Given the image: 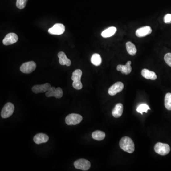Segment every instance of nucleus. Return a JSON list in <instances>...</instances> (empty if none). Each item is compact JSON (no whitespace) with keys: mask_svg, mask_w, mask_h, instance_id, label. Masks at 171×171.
<instances>
[{"mask_svg":"<svg viewBox=\"0 0 171 171\" xmlns=\"http://www.w3.org/2000/svg\"><path fill=\"white\" fill-rule=\"evenodd\" d=\"M122 149L128 153H133L135 151V145L132 139L128 136L122 137L119 142Z\"/></svg>","mask_w":171,"mask_h":171,"instance_id":"nucleus-1","label":"nucleus"},{"mask_svg":"<svg viewBox=\"0 0 171 171\" xmlns=\"http://www.w3.org/2000/svg\"><path fill=\"white\" fill-rule=\"evenodd\" d=\"M82 72L79 69L75 70L73 72L71 79L73 82L72 83L73 87L77 90L82 89L83 87L81 82V78L82 77Z\"/></svg>","mask_w":171,"mask_h":171,"instance_id":"nucleus-2","label":"nucleus"},{"mask_svg":"<svg viewBox=\"0 0 171 171\" xmlns=\"http://www.w3.org/2000/svg\"><path fill=\"white\" fill-rule=\"evenodd\" d=\"M83 117L79 114H70L66 116L65 118V122L67 125H77L82 121Z\"/></svg>","mask_w":171,"mask_h":171,"instance_id":"nucleus-3","label":"nucleus"},{"mask_svg":"<svg viewBox=\"0 0 171 171\" xmlns=\"http://www.w3.org/2000/svg\"><path fill=\"white\" fill-rule=\"evenodd\" d=\"M154 149L155 152L159 155L165 156L170 152V147L167 144H164L158 142L155 145Z\"/></svg>","mask_w":171,"mask_h":171,"instance_id":"nucleus-4","label":"nucleus"},{"mask_svg":"<svg viewBox=\"0 0 171 171\" xmlns=\"http://www.w3.org/2000/svg\"><path fill=\"white\" fill-rule=\"evenodd\" d=\"M14 111V106L13 103L8 102L4 105L2 110L1 115L3 118H7L10 117Z\"/></svg>","mask_w":171,"mask_h":171,"instance_id":"nucleus-5","label":"nucleus"},{"mask_svg":"<svg viewBox=\"0 0 171 171\" xmlns=\"http://www.w3.org/2000/svg\"><path fill=\"white\" fill-rule=\"evenodd\" d=\"M36 64L33 61L25 62L21 65L20 71L25 74H30L36 68Z\"/></svg>","mask_w":171,"mask_h":171,"instance_id":"nucleus-6","label":"nucleus"},{"mask_svg":"<svg viewBox=\"0 0 171 171\" xmlns=\"http://www.w3.org/2000/svg\"><path fill=\"white\" fill-rule=\"evenodd\" d=\"M74 165L76 169H79L82 171H88L91 166L90 162L85 159H79L74 163Z\"/></svg>","mask_w":171,"mask_h":171,"instance_id":"nucleus-7","label":"nucleus"},{"mask_svg":"<svg viewBox=\"0 0 171 171\" xmlns=\"http://www.w3.org/2000/svg\"><path fill=\"white\" fill-rule=\"evenodd\" d=\"M46 96L50 98L51 96H54L57 99H60L62 98L63 95L62 89L60 88H55L54 87H51L47 92H46Z\"/></svg>","mask_w":171,"mask_h":171,"instance_id":"nucleus-8","label":"nucleus"},{"mask_svg":"<svg viewBox=\"0 0 171 171\" xmlns=\"http://www.w3.org/2000/svg\"><path fill=\"white\" fill-rule=\"evenodd\" d=\"M65 27L63 24L61 23H57L53 25V27L50 28L48 32L52 35H61L64 32Z\"/></svg>","mask_w":171,"mask_h":171,"instance_id":"nucleus-9","label":"nucleus"},{"mask_svg":"<svg viewBox=\"0 0 171 171\" xmlns=\"http://www.w3.org/2000/svg\"><path fill=\"white\" fill-rule=\"evenodd\" d=\"M18 41V36L14 33H9L7 34L2 41V43L5 45L13 44Z\"/></svg>","mask_w":171,"mask_h":171,"instance_id":"nucleus-10","label":"nucleus"},{"mask_svg":"<svg viewBox=\"0 0 171 171\" xmlns=\"http://www.w3.org/2000/svg\"><path fill=\"white\" fill-rule=\"evenodd\" d=\"M123 83L121 82H117L115 83L108 89V92L110 96H115L118 93L120 92L124 88Z\"/></svg>","mask_w":171,"mask_h":171,"instance_id":"nucleus-11","label":"nucleus"},{"mask_svg":"<svg viewBox=\"0 0 171 171\" xmlns=\"http://www.w3.org/2000/svg\"><path fill=\"white\" fill-rule=\"evenodd\" d=\"M51 87V84L49 83H45L43 85H36L32 87V91L36 94L46 92Z\"/></svg>","mask_w":171,"mask_h":171,"instance_id":"nucleus-12","label":"nucleus"},{"mask_svg":"<svg viewBox=\"0 0 171 171\" xmlns=\"http://www.w3.org/2000/svg\"><path fill=\"white\" fill-rule=\"evenodd\" d=\"M151 28L150 26H145L139 28L136 31V36L139 38L144 37L152 33Z\"/></svg>","mask_w":171,"mask_h":171,"instance_id":"nucleus-13","label":"nucleus"},{"mask_svg":"<svg viewBox=\"0 0 171 171\" xmlns=\"http://www.w3.org/2000/svg\"><path fill=\"white\" fill-rule=\"evenodd\" d=\"M49 137L48 135L43 133L36 134L33 137V141L36 144L45 143L49 141Z\"/></svg>","mask_w":171,"mask_h":171,"instance_id":"nucleus-14","label":"nucleus"},{"mask_svg":"<svg viewBox=\"0 0 171 171\" xmlns=\"http://www.w3.org/2000/svg\"><path fill=\"white\" fill-rule=\"evenodd\" d=\"M131 62L128 61L127 62V64L125 65H118L116 67L117 71L121 72L122 73L125 75H128L132 71V67L131 66Z\"/></svg>","mask_w":171,"mask_h":171,"instance_id":"nucleus-15","label":"nucleus"},{"mask_svg":"<svg viewBox=\"0 0 171 171\" xmlns=\"http://www.w3.org/2000/svg\"><path fill=\"white\" fill-rule=\"evenodd\" d=\"M59 58V63L61 65H66L67 66H70L71 64V61L68 59L66 55L63 51H60L58 54Z\"/></svg>","mask_w":171,"mask_h":171,"instance_id":"nucleus-16","label":"nucleus"},{"mask_svg":"<svg viewBox=\"0 0 171 171\" xmlns=\"http://www.w3.org/2000/svg\"><path fill=\"white\" fill-rule=\"evenodd\" d=\"M142 76L147 79H151L152 80H155L157 79V76L155 72L152 71L147 69H143L141 71Z\"/></svg>","mask_w":171,"mask_h":171,"instance_id":"nucleus-17","label":"nucleus"},{"mask_svg":"<svg viewBox=\"0 0 171 171\" xmlns=\"http://www.w3.org/2000/svg\"><path fill=\"white\" fill-rule=\"evenodd\" d=\"M123 106L121 103H118L116 105L112 111V115L116 118H118L122 115Z\"/></svg>","mask_w":171,"mask_h":171,"instance_id":"nucleus-18","label":"nucleus"},{"mask_svg":"<svg viewBox=\"0 0 171 171\" xmlns=\"http://www.w3.org/2000/svg\"><path fill=\"white\" fill-rule=\"evenodd\" d=\"M116 28L115 27H110L102 31L101 35L103 37L108 38L112 36L116 32Z\"/></svg>","mask_w":171,"mask_h":171,"instance_id":"nucleus-19","label":"nucleus"},{"mask_svg":"<svg viewBox=\"0 0 171 171\" xmlns=\"http://www.w3.org/2000/svg\"><path fill=\"white\" fill-rule=\"evenodd\" d=\"M126 48L127 51L130 55L134 56L137 52L136 46L132 42H128L126 43Z\"/></svg>","mask_w":171,"mask_h":171,"instance_id":"nucleus-20","label":"nucleus"},{"mask_svg":"<svg viewBox=\"0 0 171 171\" xmlns=\"http://www.w3.org/2000/svg\"><path fill=\"white\" fill-rule=\"evenodd\" d=\"M92 138L97 141H101L106 137V134L102 131L96 130L94 131L92 135Z\"/></svg>","mask_w":171,"mask_h":171,"instance_id":"nucleus-21","label":"nucleus"},{"mask_svg":"<svg viewBox=\"0 0 171 171\" xmlns=\"http://www.w3.org/2000/svg\"><path fill=\"white\" fill-rule=\"evenodd\" d=\"M91 62L94 65L99 66L102 63V59L100 54L94 53L91 58Z\"/></svg>","mask_w":171,"mask_h":171,"instance_id":"nucleus-22","label":"nucleus"},{"mask_svg":"<svg viewBox=\"0 0 171 171\" xmlns=\"http://www.w3.org/2000/svg\"><path fill=\"white\" fill-rule=\"evenodd\" d=\"M165 106L166 109L171 110V93H167L165 96Z\"/></svg>","mask_w":171,"mask_h":171,"instance_id":"nucleus-23","label":"nucleus"},{"mask_svg":"<svg viewBox=\"0 0 171 171\" xmlns=\"http://www.w3.org/2000/svg\"><path fill=\"white\" fill-rule=\"evenodd\" d=\"M150 108L149 107L147 104H142L139 105V106L137 107L136 111H137L138 113H141L142 115V114H143V112L147 113L148 110H150Z\"/></svg>","mask_w":171,"mask_h":171,"instance_id":"nucleus-24","label":"nucleus"},{"mask_svg":"<svg viewBox=\"0 0 171 171\" xmlns=\"http://www.w3.org/2000/svg\"><path fill=\"white\" fill-rule=\"evenodd\" d=\"M27 0H17L16 6L20 9H23L26 6Z\"/></svg>","mask_w":171,"mask_h":171,"instance_id":"nucleus-25","label":"nucleus"},{"mask_svg":"<svg viewBox=\"0 0 171 171\" xmlns=\"http://www.w3.org/2000/svg\"><path fill=\"white\" fill-rule=\"evenodd\" d=\"M165 62L171 67V53H166L164 57Z\"/></svg>","mask_w":171,"mask_h":171,"instance_id":"nucleus-26","label":"nucleus"},{"mask_svg":"<svg viewBox=\"0 0 171 171\" xmlns=\"http://www.w3.org/2000/svg\"><path fill=\"white\" fill-rule=\"evenodd\" d=\"M164 21L166 24L171 23V14H167L164 16Z\"/></svg>","mask_w":171,"mask_h":171,"instance_id":"nucleus-27","label":"nucleus"}]
</instances>
